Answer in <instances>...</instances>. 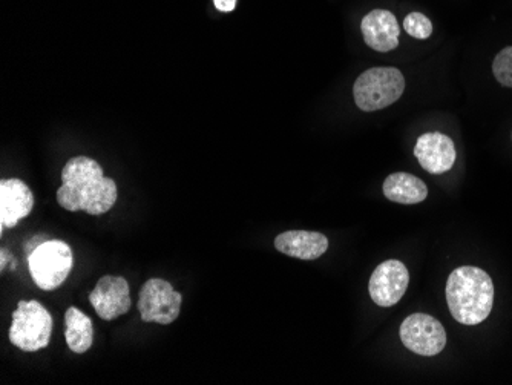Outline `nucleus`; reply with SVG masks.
Here are the masks:
<instances>
[{
  "instance_id": "nucleus-9",
  "label": "nucleus",
  "mask_w": 512,
  "mask_h": 385,
  "mask_svg": "<svg viewBox=\"0 0 512 385\" xmlns=\"http://www.w3.org/2000/svg\"><path fill=\"white\" fill-rule=\"evenodd\" d=\"M89 303L96 309L97 315L102 320L112 321L125 315L131 309L128 281L123 277H112V275L100 278L96 289L89 293Z\"/></svg>"
},
{
  "instance_id": "nucleus-8",
  "label": "nucleus",
  "mask_w": 512,
  "mask_h": 385,
  "mask_svg": "<svg viewBox=\"0 0 512 385\" xmlns=\"http://www.w3.org/2000/svg\"><path fill=\"white\" fill-rule=\"evenodd\" d=\"M410 283V272L402 261L388 260L379 264L371 275L368 290L379 307H391L404 297Z\"/></svg>"
},
{
  "instance_id": "nucleus-15",
  "label": "nucleus",
  "mask_w": 512,
  "mask_h": 385,
  "mask_svg": "<svg viewBox=\"0 0 512 385\" xmlns=\"http://www.w3.org/2000/svg\"><path fill=\"white\" fill-rule=\"evenodd\" d=\"M65 338L71 352L83 355L94 343V327L89 316L77 307H69L65 313Z\"/></svg>"
},
{
  "instance_id": "nucleus-18",
  "label": "nucleus",
  "mask_w": 512,
  "mask_h": 385,
  "mask_svg": "<svg viewBox=\"0 0 512 385\" xmlns=\"http://www.w3.org/2000/svg\"><path fill=\"white\" fill-rule=\"evenodd\" d=\"M214 4L223 13H230L237 7V0H214Z\"/></svg>"
},
{
  "instance_id": "nucleus-16",
  "label": "nucleus",
  "mask_w": 512,
  "mask_h": 385,
  "mask_svg": "<svg viewBox=\"0 0 512 385\" xmlns=\"http://www.w3.org/2000/svg\"><path fill=\"white\" fill-rule=\"evenodd\" d=\"M404 30L414 39L425 40L433 33V24L421 13H411L405 17Z\"/></svg>"
},
{
  "instance_id": "nucleus-13",
  "label": "nucleus",
  "mask_w": 512,
  "mask_h": 385,
  "mask_svg": "<svg viewBox=\"0 0 512 385\" xmlns=\"http://www.w3.org/2000/svg\"><path fill=\"white\" fill-rule=\"evenodd\" d=\"M276 251L298 260L313 261L327 252L329 238L319 232L289 231L275 238Z\"/></svg>"
},
{
  "instance_id": "nucleus-10",
  "label": "nucleus",
  "mask_w": 512,
  "mask_h": 385,
  "mask_svg": "<svg viewBox=\"0 0 512 385\" xmlns=\"http://www.w3.org/2000/svg\"><path fill=\"white\" fill-rule=\"evenodd\" d=\"M414 155L425 171L439 175L453 169L457 154L454 142L448 135L427 132L417 139Z\"/></svg>"
},
{
  "instance_id": "nucleus-6",
  "label": "nucleus",
  "mask_w": 512,
  "mask_h": 385,
  "mask_svg": "<svg viewBox=\"0 0 512 385\" xmlns=\"http://www.w3.org/2000/svg\"><path fill=\"white\" fill-rule=\"evenodd\" d=\"M181 304V293L175 292L171 283L160 278L146 281L138 295V312L145 323L169 326L180 315Z\"/></svg>"
},
{
  "instance_id": "nucleus-17",
  "label": "nucleus",
  "mask_w": 512,
  "mask_h": 385,
  "mask_svg": "<svg viewBox=\"0 0 512 385\" xmlns=\"http://www.w3.org/2000/svg\"><path fill=\"white\" fill-rule=\"evenodd\" d=\"M493 73L500 85L512 88V47L505 48L497 54L493 63Z\"/></svg>"
},
{
  "instance_id": "nucleus-2",
  "label": "nucleus",
  "mask_w": 512,
  "mask_h": 385,
  "mask_svg": "<svg viewBox=\"0 0 512 385\" xmlns=\"http://www.w3.org/2000/svg\"><path fill=\"white\" fill-rule=\"evenodd\" d=\"M447 303L457 323L465 326L483 323L493 310V280L479 267H459L448 277Z\"/></svg>"
},
{
  "instance_id": "nucleus-5",
  "label": "nucleus",
  "mask_w": 512,
  "mask_h": 385,
  "mask_svg": "<svg viewBox=\"0 0 512 385\" xmlns=\"http://www.w3.org/2000/svg\"><path fill=\"white\" fill-rule=\"evenodd\" d=\"M34 283L46 292L65 283L74 267L73 249L65 241L50 240L39 244L28 258Z\"/></svg>"
},
{
  "instance_id": "nucleus-1",
  "label": "nucleus",
  "mask_w": 512,
  "mask_h": 385,
  "mask_svg": "<svg viewBox=\"0 0 512 385\" xmlns=\"http://www.w3.org/2000/svg\"><path fill=\"white\" fill-rule=\"evenodd\" d=\"M57 201L69 212L103 215L117 201V185L105 177L102 166L88 157L71 158L62 171Z\"/></svg>"
},
{
  "instance_id": "nucleus-11",
  "label": "nucleus",
  "mask_w": 512,
  "mask_h": 385,
  "mask_svg": "<svg viewBox=\"0 0 512 385\" xmlns=\"http://www.w3.org/2000/svg\"><path fill=\"white\" fill-rule=\"evenodd\" d=\"M34 208V195L19 178L0 181V229L14 228Z\"/></svg>"
},
{
  "instance_id": "nucleus-4",
  "label": "nucleus",
  "mask_w": 512,
  "mask_h": 385,
  "mask_svg": "<svg viewBox=\"0 0 512 385\" xmlns=\"http://www.w3.org/2000/svg\"><path fill=\"white\" fill-rule=\"evenodd\" d=\"M53 333V318L51 313L39 301H19L16 312L13 313L10 341L23 352H37L50 344Z\"/></svg>"
},
{
  "instance_id": "nucleus-7",
  "label": "nucleus",
  "mask_w": 512,
  "mask_h": 385,
  "mask_svg": "<svg viewBox=\"0 0 512 385\" xmlns=\"http://www.w3.org/2000/svg\"><path fill=\"white\" fill-rule=\"evenodd\" d=\"M402 344L421 356H436L447 346L444 326L427 313H413L401 326Z\"/></svg>"
},
{
  "instance_id": "nucleus-3",
  "label": "nucleus",
  "mask_w": 512,
  "mask_h": 385,
  "mask_svg": "<svg viewBox=\"0 0 512 385\" xmlns=\"http://www.w3.org/2000/svg\"><path fill=\"white\" fill-rule=\"evenodd\" d=\"M404 91L405 79L398 68L378 66L358 77L353 88V96L359 109L373 112L398 102Z\"/></svg>"
},
{
  "instance_id": "nucleus-12",
  "label": "nucleus",
  "mask_w": 512,
  "mask_h": 385,
  "mask_svg": "<svg viewBox=\"0 0 512 385\" xmlns=\"http://www.w3.org/2000/svg\"><path fill=\"white\" fill-rule=\"evenodd\" d=\"M362 36L371 50L388 53L398 48L399 27L398 19L387 10H373L365 14L361 24Z\"/></svg>"
},
{
  "instance_id": "nucleus-14",
  "label": "nucleus",
  "mask_w": 512,
  "mask_h": 385,
  "mask_svg": "<svg viewBox=\"0 0 512 385\" xmlns=\"http://www.w3.org/2000/svg\"><path fill=\"white\" fill-rule=\"evenodd\" d=\"M384 195L394 203L417 205L427 198L428 188L421 178L407 172H396L385 178Z\"/></svg>"
}]
</instances>
